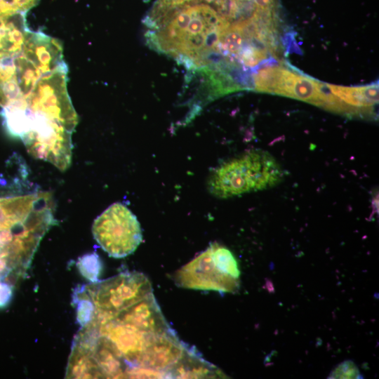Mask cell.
Returning a JSON list of instances; mask_svg holds the SVG:
<instances>
[{"mask_svg": "<svg viewBox=\"0 0 379 379\" xmlns=\"http://www.w3.org/2000/svg\"><path fill=\"white\" fill-rule=\"evenodd\" d=\"M67 70L65 62L44 75L26 98L1 110L8 131L22 140L28 153L62 171L71 163L78 122L67 92Z\"/></svg>", "mask_w": 379, "mask_h": 379, "instance_id": "cell-1", "label": "cell"}, {"mask_svg": "<svg viewBox=\"0 0 379 379\" xmlns=\"http://www.w3.org/2000/svg\"><path fill=\"white\" fill-rule=\"evenodd\" d=\"M52 195L25 178H0V267L11 270L37 248L54 222Z\"/></svg>", "mask_w": 379, "mask_h": 379, "instance_id": "cell-2", "label": "cell"}, {"mask_svg": "<svg viewBox=\"0 0 379 379\" xmlns=\"http://www.w3.org/2000/svg\"><path fill=\"white\" fill-rule=\"evenodd\" d=\"M63 63L62 46L56 39L30 32L18 55L0 62V107L26 98L44 75Z\"/></svg>", "mask_w": 379, "mask_h": 379, "instance_id": "cell-3", "label": "cell"}, {"mask_svg": "<svg viewBox=\"0 0 379 379\" xmlns=\"http://www.w3.org/2000/svg\"><path fill=\"white\" fill-rule=\"evenodd\" d=\"M283 177L284 171L272 156L265 151L253 150L215 169L208 187L212 194L227 198L270 188Z\"/></svg>", "mask_w": 379, "mask_h": 379, "instance_id": "cell-4", "label": "cell"}, {"mask_svg": "<svg viewBox=\"0 0 379 379\" xmlns=\"http://www.w3.org/2000/svg\"><path fill=\"white\" fill-rule=\"evenodd\" d=\"M237 262L227 248L216 243L175 274L177 286L185 288L235 293L239 288Z\"/></svg>", "mask_w": 379, "mask_h": 379, "instance_id": "cell-5", "label": "cell"}, {"mask_svg": "<svg viewBox=\"0 0 379 379\" xmlns=\"http://www.w3.org/2000/svg\"><path fill=\"white\" fill-rule=\"evenodd\" d=\"M92 232L99 246L115 258L133 253L142 237L135 215L121 203L112 204L94 220Z\"/></svg>", "mask_w": 379, "mask_h": 379, "instance_id": "cell-6", "label": "cell"}, {"mask_svg": "<svg viewBox=\"0 0 379 379\" xmlns=\"http://www.w3.org/2000/svg\"><path fill=\"white\" fill-rule=\"evenodd\" d=\"M89 288L95 317L111 319L152 292L151 282L142 273L123 272Z\"/></svg>", "mask_w": 379, "mask_h": 379, "instance_id": "cell-7", "label": "cell"}, {"mask_svg": "<svg viewBox=\"0 0 379 379\" xmlns=\"http://www.w3.org/2000/svg\"><path fill=\"white\" fill-rule=\"evenodd\" d=\"M186 346L173 330L162 333L147 334L138 367L164 372L168 378V371L182 356Z\"/></svg>", "mask_w": 379, "mask_h": 379, "instance_id": "cell-8", "label": "cell"}, {"mask_svg": "<svg viewBox=\"0 0 379 379\" xmlns=\"http://www.w3.org/2000/svg\"><path fill=\"white\" fill-rule=\"evenodd\" d=\"M111 319L145 334H157L172 331L152 292Z\"/></svg>", "mask_w": 379, "mask_h": 379, "instance_id": "cell-9", "label": "cell"}, {"mask_svg": "<svg viewBox=\"0 0 379 379\" xmlns=\"http://www.w3.org/2000/svg\"><path fill=\"white\" fill-rule=\"evenodd\" d=\"M30 32L25 13L0 18V62L17 55Z\"/></svg>", "mask_w": 379, "mask_h": 379, "instance_id": "cell-10", "label": "cell"}, {"mask_svg": "<svg viewBox=\"0 0 379 379\" xmlns=\"http://www.w3.org/2000/svg\"><path fill=\"white\" fill-rule=\"evenodd\" d=\"M168 378H225L221 371L188 346L178 361L168 371Z\"/></svg>", "mask_w": 379, "mask_h": 379, "instance_id": "cell-11", "label": "cell"}, {"mask_svg": "<svg viewBox=\"0 0 379 379\" xmlns=\"http://www.w3.org/2000/svg\"><path fill=\"white\" fill-rule=\"evenodd\" d=\"M318 81L307 77L295 74L289 98L298 99L315 105L317 96Z\"/></svg>", "mask_w": 379, "mask_h": 379, "instance_id": "cell-12", "label": "cell"}, {"mask_svg": "<svg viewBox=\"0 0 379 379\" xmlns=\"http://www.w3.org/2000/svg\"><path fill=\"white\" fill-rule=\"evenodd\" d=\"M283 69L281 67H267L258 71L253 77V90L275 94Z\"/></svg>", "mask_w": 379, "mask_h": 379, "instance_id": "cell-13", "label": "cell"}, {"mask_svg": "<svg viewBox=\"0 0 379 379\" xmlns=\"http://www.w3.org/2000/svg\"><path fill=\"white\" fill-rule=\"evenodd\" d=\"M244 39L238 22L230 25L220 33L219 49L221 48L225 53L238 54L243 46Z\"/></svg>", "mask_w": 379, "mask_h": 379, "instance_id": "cell-14", "label": "cell"}, {"mask_svg": "<svg viewBox=\"0 0 379 379\" xmlns=\"http://www.w3.org/2000/svg\"><path fill=\"white\" fill-rule=\"evenodd\" d=\"M77 267L81 275L93 283L99 281L98 277L102 270V262L96 253L86 254L77 262Z\"/></svg>", "mask_w": 379, "mask_h": 379, "instance_id": "cell-15", "label": "cell"}, {"mask_svg": "<svg viewBox=\"0 0 379 379\" xmlns=\"http://www.w3.org/2000/svg\"><path fill=\"white\" fill-rule=\"evenodd\" d=\"M194 1L197 3V0H157L151 15L145 20V22L147 26H151L171 11Z\"/></svg>", "mask_w": 379, "mask_h": 379, "instance_id": "cell-16", "label": "cell"}, {"mask_svg": "<svg viewBox=\"0 0 379 379\" xmlns=\"http://www.w3.org/2000/svg\"><path fill=\"white\" fill-rule=\"evenodd\" d=\"M39 0H0V18L18 13H26Z\"/></svg>", "mask_w": 379, "mask_h": 379, "instance_id": "cell-17", "label": "cell"}, {"mask_svg": "<svg viewBox=\"0 0 379 379\" xmlns=\"http://www.w3.org/2000/svg\"><path fill=\"white\" fill-rule=\"evenodd\" d=\"M357 365L350 360H346L336 366L328 378H363Z\"/></svg>", "mask_w": 379, "mask_h": 379, "instance_id": "cell-18", "label": "cell"}, {"mask_svg": "<svg viewBox=\"0 0 379 379\" xmlns=\"http://www.w3.org/2000/svg\"><path fill=\"white\" fill-rule=\"evenodd\" d=\"M77 302V319L82 327L87 325L93 318L94 305L90 298H82L75 299Z\"/></svg>", "mask_w": 379, "mask_h": 379, "instance_id": "cell-19", "label": "cell"}, {"mask_svg": "<svg viewBox=\"0 0 379 379\" xmlns=\"http://www.w3.org/2000/svg\"><path fill=\"white\" fill-rule=\"evenodd\" d=\"M359 90L364 98L373 105L378 103V83L359 86Z\"/></svg>", "mask_w": 379, "mask_h": 379, "instance_id": "cell-20", "label": "cell"}, {"mask_svg": "<svg viewBox=\"0 0 379 379\" xmlns=\"http://www.w3.org/2000/svg\"><path fill=\"white\" fill-rule=\"evenodd\" d=\"M11 289L8 285L0 282V307L6 305L11 298Z\"/></svg>", "mask_w": 379, "mask_h": 379, "instance_id": "cell-21", "label": "cell"}]
</instances>
